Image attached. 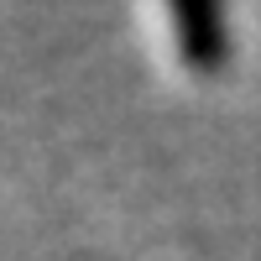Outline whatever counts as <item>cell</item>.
I'll return each instance as SVG.
<instances>
[{
	"label": "cell",
	"instance_id": "1",
	"mask_svg": "<svg viewBox=\"0 0 261 261\" xmlns=\"http://www.w3.org/2000/svg\"><path fill=\"white\" fill-rule=\"evenodd\" d=\"M172 37L193 73L214 79L230 63V27H225V0H167Z\"/></svg>",
	"mask_w": 261,
	"mask_h": 261
}]
</instances>
